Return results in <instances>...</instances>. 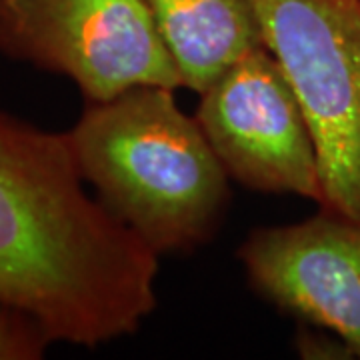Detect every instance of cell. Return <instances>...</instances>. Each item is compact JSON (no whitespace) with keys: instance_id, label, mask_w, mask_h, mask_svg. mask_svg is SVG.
<instances>
[{"instance_id":"4","label":"cell","mask_w":360,"mask_h":360,"mask_svg":"<svg viewBox=\"0 0 360 360\" xmlns=\"http://www.w3.org/2000/svg\"><path fill=\"white\" fill-rule=\"evenodd\" d=\"M0 54L63 75L86 103L182 89L144 0H0Z\"/></svg>"},{"instance_id":"9","label":"cell","mask_w":360,"mask_h":360,"mask_svg":"<svg viewBox=\"0 0 360 360\" xmlns=\"http://www.w3.org/2000/svg\"><path fill=\"white\" fill-rule=\"evenodd\" d=\"M295 350L300 359L307 360H347L356 359L352 348L340 336L316 324H307L298 328L295 338Z\"/></svg>"},{"instance_id":"2","label":"cell","mask_w":360,"mask_h":360,"mask_svg":"<svg viewBox=\"0 0 360 360\" xmlns=\"http://www.w3.org/2000/svg\"><path fill=\"white\" fill-rule=\"evenodd\" d=\"M174 90L134 86L86 103L66 130L96 198L158 257L210 243L231 205V176Z\"/></svg>"},{"instance_id":"7","label":"cell","mask_w":360,"mask_h":360,"mask_svg":"<svg viewBox=\"0 0 360 360\" xmlns=\"http://www.w3.org/2000/svg\"><path fill=\"white\" fill-rule=\"evenodd\" d=\"M182 89L202 92L250 51L266 46L255 0H144Z\"/></svg>"},{"instance_id":"6","label":"cell","mask_w":360,"mask_h":360,"mask_svg":"<svg viewBox=\"0 0 360 360\" xmlns=\"http://www.w3.org/2000/svg\"><path fill=\"white\" fill-rule=\"evenodd\" d=\"M238 260L264 300L336 333L360 359V219L319 208L300 222L260 226Z\"/></svg>"},{"instance_id":"1","label":"cell","mask_w":360,"mask_h":360,"mask_svg":"<svg viewBox=\"0 0 360 360\" xmlns=\"http://www.w3.org/2000/svg\"><path fill=\"white\" fill-rule=\"evenodd\" d=\"M158 258L86 193L66 132L0 110V304L52 342L101 347L155 312Z\"/></svg>"},{"instance_id":"3","label":"cell","mask_w":360,"mask_h":360,"mask_svg":"<svg viewBox=\"0 0 360 360\" xmlns=\"http://www.w3.org/2000/svg\"><path fill=\"white\" fill-rule=\"evenodd\" d=\"M266 49L309 118L319 208L360 219V0H255Z\"/></svg>"},{"instance_id":"5","label":"cell","mask_w":360,"mask_h":360,"mask_svg":"<svg viewBox=\"0 0 360 360\" xmlns=\"http://www.w3.org/2000/svg\"><path fill=\"white\" fill-rule=\"evenodd\" d=\"M194 116L231 180L255 193L296 194L321 205V162L309 118L266 46L206 86Z\"/></svg>"},{"instance_id":"8","label":"cell","mask_w":360,"mask_h":360,"mask_svg":"<svg viewBox=\"0 0 360 360\" xmlns=\"http://www.w3.org/2000/svg\"><path fill=\"white\" fill-rule=\"evenodd\" d=\"M51 345V335L34 314L0 304V360H39Z\"/></svg>"}]
</instances>
